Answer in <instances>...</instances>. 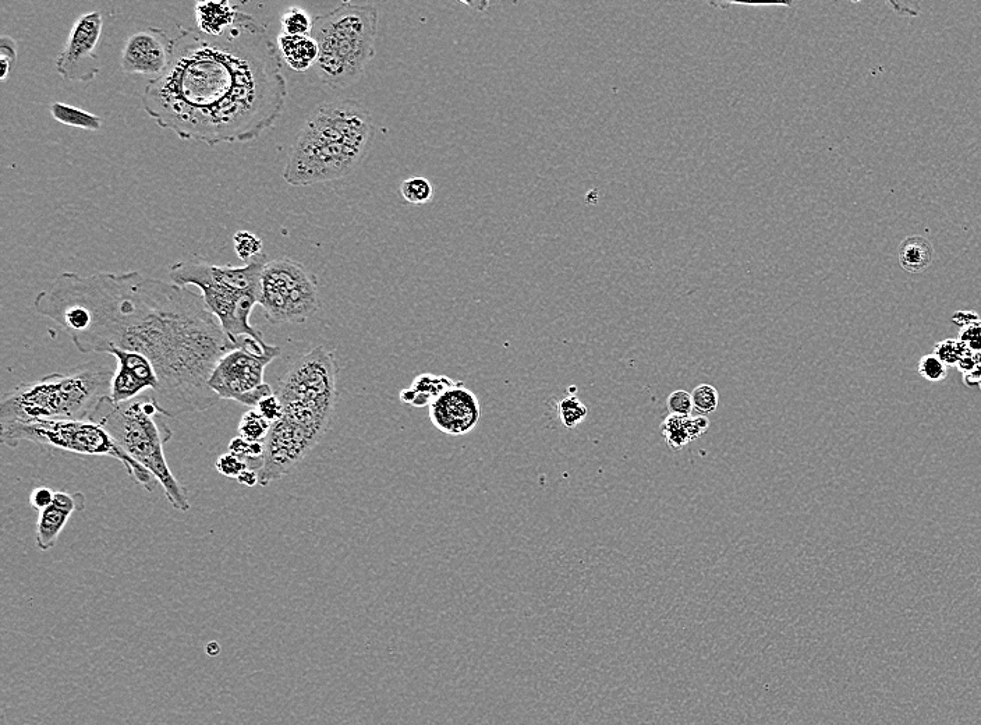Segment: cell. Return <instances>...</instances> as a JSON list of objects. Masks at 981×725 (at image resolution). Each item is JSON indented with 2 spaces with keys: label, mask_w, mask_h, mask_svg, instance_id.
Returning a JSON list of instances; mask_svg holds the SVG:
<instances>
[{
  "label": "cell",
  "mask_w": 981,
  "mask_h": 725,
  "mask_svg": "<svg viewBox=\"0 0 981 725\" xmlns=\"http://www.w3.org/2000/svg\"><path fill=\"white\" fill-rule=\"evenodd\" d=\"M34 309L67 332L81 353L129 350L150 359L159 377L152 399L169 419L219 401L208 381L236 345L201 293L138 271L62 272L35 296Z\"/></svg>",
  "instance_id": "6da1fadb"
},
{
  "label": "cell",
  "mask_w": 981,
  "mask_h": 725,
  "mask_svg": "<svg viewBox=\"0 0 981 725\" xmlns=\"http://www.w3.org/2000/svg\"><path fill=\"white\" fill-rule=\"evenodd\" d=\"M177 30L168 69L145 86L147 115L179 139L210 147L260 139L288 98L281 53L267 28L242 12L219 37L180 24Z\"/></svg>",
  "instance_id": "7a4b0ae2"
},
{
  "label": "cell",
  "mask_w": 981,
  "mask_h": 725,
  "mask_svg": "<svg viewBox=\"0 0 981 725\" xmlns=\"http://www.w3.org/2000/svg\"><path fill=\"white\" fill-rule=\"evenodd\" d=\"M370 111L353 99L321 105L289 151L283 179L290 186L320 185L356 171L373 143Z\"/></svg>",
  "instance_id": "3957f363"
},
{
  "label": "cell",
  "mask_w": 981,
  "mask_h": 725,
  "mask_svg": "<svg viewBox=\"0 0 981 725\" xmlns=\"http://www.w3.org/2000/svg\"><path fill=\"white\" fill-rule=\"evenodd\" d=\"M115 370L99 360L79 364L67 373L20 384L0 402V424L37 420H90L111 392Z\"/></svg>",
  "instance_id": "277c9868"
},
{
  "label": "cell",
  "mask_w": 981,
  "mask_h": 725,
  "mask_svg": "<svg viewBox=\"0 0 981 725\" xmlns=\"http://www.w3.org/2000/svg\"><path fill=\"white\" fill-rule=\"evenodd\" d=\"M150 395H141L125 403H113L105 396L90 417L104 427L113 441L131 461L143 466L164 488L165 497L176 511L189 512L187 490L169 468L165 444L172 440V430Z\"/></svg>",
  "instance_id": "5b68a950"
},
{
  "label": "cell",
  "mask_w": 981,
  "mask_h": 725,
  "mask_svg": "<svg viewBox=\"0 0 981 725\" xmlns=\"http://www.w3.org/2000/svg\"><path fill=\"white\" fill-rule=\"evenodd\" d=\"M264 253L243 267L216 265L207 260L179 261L169 270L173 284L201 290L205 304L218 318L230 341L239 348V338L265 342L262 332L250 324L254 307L260 304L262 268L268 263Z\"/></svg>",
  "instance_id": "8992f818"
},
{
  "label": "cell",
  "mask_w": 981,
  "mask_h": 725,
  "mask_svg": "<svg viewBox=\"0 0 981 725\" xmlns=\"http://www.w3.org/2000/svg\"><path fill=\"white\" fill-rule=\"evenodd\" d=\"M311 35L320 48L318 77L332 90H345L361 79L375 56L377 7L341 3L315 17Z\"/></svg>",
  "instance_id": "52a82bcc"
},
{
  "label": "cell",
  "mask_w": 981,
  "mask_h": 725,
  "mask_svg": "<svg viewBox=\"0 0 981 725\" xmlns=\"http://www.w3.org/2000/svg\"><path fill=\"white\" fill-rule=\"evenodd\" d=\"M0 440L9 448H17L21 442L27 441L70 454L109 456L122 463L127 473L150 493L159 484L148 470L131 461L104 427L91 420H37L30 423L0 424Z\"/></svg>",
  "instance_id": "ba28073f"
},
{
  "label": "cell",
  "mask_w": 981,
  "mask_h": 725,
  "mask_svg": "<svg viewBox=\"0 0 981 725\" xmlns=\"http://www.w3.org/2000/svg\"><path fill=\"white\" fill-rule=\"evenodd\" d=\"M260 306L272 325L306 323L320 309L317 278L290 258L269 260L262 268Z\"/></svg>",
  "instance_id": "9c48e42d"
},
{
  "label": "cell",
  "mask_w": 981,
  "mask_h": 725,
  "mask_svg": "<svg viewBox=\"0 0 981 725\" xmlns=\"http://www.w3.org/2000/svg\"><path fill=\"white\" fill-rule=\"evenodd\" d=\"M281 353L279 346L251 337L239 338V348L229 350L219 359L208 385L219 399L256 409L262 399L275 394L271 385L265 383L264 374Z\"/></svg>",
  "instance_id": "30bf717a"
},
{
  "label": "cell",
  "mask_w": 981,
  "mask_h": 725,
  "mask_svg": "<svg viewBox=\"0 0 981 725\" xmlns=\"http://www.w3.org/2000/svg\"><path fill=\"white\" fill-rule=\"evenodd\" d=\"M282 405H301L334 415L338 402V366L334 353L317 346L297 359L279 381Z\"/></svg>",
  "instance_id": "8fae6325"
},
{
  "label": "cell",
  "mask_w": 981,
  "mask_h": 725,
  "mask_svg": "<svg viewBox=\"0 0 981 725\" xmlns=\"http://www.w3.org/2000/svg\"><path fill=\"white\" fill-rule=\"evenodd\" d=\"M101 12L95 10L83 14L70 31L65 48L56 59V72L67 81L88 83L98 76L99 60L97 56L98 42L101 40Z\"/></svg>",
  "instance_id": "7c38bea8"
},
{
  "label": "cell",
  "mask_w": 981,
  "mask_h": 725,
  "mask_svg": "<svg viewBox=\"0 0 981 725\" xmlns=\"http://www.w3.org/2000/svg\"><path fill=\"white\" fill-rule=\"evenodd\" d=\"M173 40L162 28H145L131 34L122 51V70L158 79L172 59Z\"/></svg>",
  "instance_id": "4fadbf2b"
},
{
  "label": "cell",
  "mask_w": 981,
  "mask_h": 725,
  "mask_svg": "<svg viewBox=\"0 0 981 725\" xmlns=\"http://www.w3.org/2000/svg\"><path fill=\"white\" fill-rule=\"evenodd\" d=\"M480 419V401L463 383L453 385L430 406V420L435 429L451 437L471 433Z\"/></svg>",
  "instance_id": "5bb4252c"
},
{
  "label": "cell",
  "mask_w": 981,
  "mask_h": 725,
  "mask_svg": "<svg viewBox=\"0 0 981 725\" xmlns=\"http://www.w3.org/2000/svg\"><path fill=\"white\" fill-rule=\"evenodd\" d=\"M111 355L118 362L109 392L113 403L129 402L141 395L152 398L157 394L159 377L150 359L129 350H112Z\"/></svg>",
  "instance_id": "9a60e30c"
},
{
  "label": "cell",
  "mask_w": 981,
  "mask_h": 725,
  "mask_svg": "<svg viewBox=\"0 0 981 725\" xmlns=\"http://www.w3.org/2000/svg\"><path fill=\"white\" fill-rule=\"evenodd\" d=\"M86 495L77 493H66V491H56L55 500L45 511L40 512L37 522V532L35 541L41 551L51 550L55 547L60 533L65 529L70 516L86 509Z\"/></svg>",
  "instance_id": "2e32d148"
},
{
  "label": "cell",
  "mask_w": 981,
  "mask_h": 725,
  "mask_svg": "<svg viewBox=\"0 0 981 725\" xmlns=\"http://www.w3.org/2000/svg\"><path fill=\"white\" fill-rule=\"evenodd\" d=\"M242 10L223 0V2L196 3L197 30L210 37L225 34L230 27L235 26Z\"/></svg>",
  "instance_id": "e0dca14e"
},
{
  "label": "cell",
  "mask_w": 981,
  "mask_h": 725,
  "mask_svg": "<svg viewBox=\"0 0 981 725\" xmlns=\"http://www.w3.org/2000/svg\"><path fill=\"white\" fill-rule=\"evenodd\" d=\"M278 51L283 62L295 72H307L317 65L320 48L313 35L281 34L278 37Z\"/></svg>",
  "instance_id": "ac0fdd59"
},
{
  "label": "cell",
  "mask_w": 981,
  "mask_h": 725,
  "mask_svg": "<svg viewBox=\"0 0 981 725\" xmlns=\"http://www.w3.org/2000/svg\"><path fill=\"white\" fill-rule=\"evenodd\" d=\"M455 384V381L449 377L421 374V376L414 378L410 388L402 389L400 401L413 406V408H426Z\"/></svg>",
  "instance_id": "d6986e66"
},
{
  "label": "cell",
  "mask_w": 981,
  "mask_h": 725,
  "mask_svg": "<svg viewBox=\"0 0 981 725\" xmlns=\"http://www.w3.org/2000/svg\"><path fill=\"white\" fill-rule=\"evenodd\" d=\"M934 250L929 240L922 236H910L899 247V263L903 270L919 274L933 263Z\"/></svg>",
  "instance_id": "ffe728a7"
},
{
  "label": "cell",
  "mask_w": 981,
  "mask_h": 725,
  "mask_svg": "<svg viewBox=\"0 0 981 725\" xmlns=\"http://www.w3.org/2000/svg\"><path fill=\"white\" fill-rule=\"evenodd\" d=\"M51 115L56 122L62 123V125L90 130V132H98L104 123V120L94 113L74 108L72 105L62 104V102H55L51 105Z\"/></svg>",
  "instance_id": "44dd1931"
},
{
  "label": "cell",
  "mask_w": 981,
  "mask_h": 725,
  "mask_svg": "<svg viewBox=\"0 0 981 725\" xmlns=\"http://www.w3.org/2000/svg\"><path fill=\"white\" fill-rule=\"evenodd\" d=\"M229 452L246 462L249 469L261 472L264 466L265 442L244 440L239 435L230 441Z\"/></svg>",
  "instance_id": "7402d4cb"
},
{
  "label": "cell",
  "mask_w": 981,
  "mask_h": 725,
  "mask_svg": "<svg viewBox=\"0 0 981 725\" xmlns=\"http://www.w3.org/2000/svg\"><path fill=\"white\" fill-rule=\"evenodd\" d=\"M689 417L669 415L662 423V434L665 441L672 451H681L689 442H692L689 433Z\"/></svg>",
  "instance_id": "603a6c76"
},
{
  "label": "cell",
  "mask_w": 981,
  "mask_h": 725,
  "mask_svg": "<svg viewBox=\"0 0 981 725\" xmlns=\"http://www.w3.org/2000/svg\"><path fill=\"white\" fill-rule=\"evenodd\" d=\"M272 424L265 420L256 409H250L244 413L239 423V435L244 440L254 442H265Z\"/></svg>",
  "instance_id": "cb8c5ba5"
},
{
  "label": "cell",
  "mask_w": 981,
  "mask_h": 725,
  "mask_svg": "<svg viewBox=\"0 0 981 725\" xmlns=\"http://www.w3.org/2000/svg\"><path fill=\"white\" fill-rule=\"evenodd\" d=\"M400 194L407 203L423 205L430 203L434 197V187L427 178L413 176V178L403 180L402 185H400Z\"/></svg>",
  "instance_id": "d4e9b609"
},
{
  "label": "cell",
  "mask_w": 981,
  "mask_h": 725,
  "mask_svg": "<svg viewBox=\"0 0 981 725\" xmlns=\"http://www.w3.org/2000/svg\"><path fill=\"white\" fill-rule=\"evenodd\" d=\"M282 33L289 35H311L314 20L300 7H289L281 17Z\"/></svg>",
  "instance_id": "484cf974"
},
{
  "label": "cell",
  "mask_w": 981,
  "mask_h": 725,
  "mask_svg": "<svg viewBox=\"0 0 981 725\" xmlns=\"http://www.w3.org/2000/svg\"><path fill=\"white\" fill-rule=\"evenodd\" d=\"M589 409L575 394H570L558 402V416L566 429H575L584 422Z\"/></svg>",
  "instance_id": "4316f807"
},
{
  "label": "cell",
  "mask_w": 981,
  "mask_h": 725,
  "mask_svg": "<svg viewBox=\"0 0 981 725\" xmlns=\"http://www.w3.org/2000/svg\"><path fill=\"white\" fill-rule=\"evenodd\" d=\"M233 244H235L237 257L246 264L261 256L262 246H264L262 240L249 231L236 232L233 236Z\"/></svg>",
  "instance_id": "83f0119b"
},
{
  "label": "cell",
  "mask_w": 981,
  "mask_h": 725,
  "mask_svg": "<svg viewBox=\"0 0 981 725\" xmlns=\"http://www.w3.org/2000/svg\"><path fill=\"white\" fill-rule=\"evenodd\" d=\"M692 401L694 412L699 413V416H707L718 408L720 396L713 385L703 384L693 389Z\"/></svg>",
  "instance_id": "f1b7e54d"
},
{
  "label": "cell",
  "mask_w": 981,
  "mask_h": 725,
  "mask_svg": "<svg viewBox=\"0 0 981 725\" xmlns=\"http://www.w3.org/2000/svg\"><path fill=\"white\" fill-rule=\"evenodd\" d=\"M968 353L970 350L959 339H945V341L938 342L934 348V355L940 357L941 362L947 364L948 367H958L959 362Z\"/></svg>",
  "instance_id": "f546056e"
},
{
  "label": "cell",
  "mask_w": 981,
  "mask_h": 725,
  "mask_svg": "<svg viewBox=\"0 0 981 725\" xmlns=\"http://www.w3.org/2000/svg\"><path fill=\"white\" fill-rule=\"evenodd\" d=\"M949 367L944 362H941L940 357L934 355H926L920 359L919 366H917V371H919L920 376L924 380L931 381V383H940V381L945 380L948 376Z\"/></svg>",
  "instance_id": "4dcf8cb0"
},
{
  "label": "cell",
  "mask_w": 981,
  "mask_h": 725,
  "mask_svg": "<svg viewBox=\"0 0 981 725\" xmlns=\"http://www.w3.org/2000/svg\"><path fill=\"white\" fill-rule=\"evenodd\" d=\"M215 468L222 476L237 480L243 472L249 469V466L242 459L228 452V454H223L216 459Z\"/></svg>",
  "instance_id": "1f68e13d"
},
{
  "label": "cell",
  "mask_w": 981,
  "mask_h": 725,
  "mask_svg": "<svg viewBox=\"0 0 981 725\" xmlns=\"http://www.w3.org/2000/svg\"><path fill=\"white\" fill-rule=\"evenodd\" d=\"M17 62V44L13 38L2 35L0 38V63H2V81L9 79Z\"/></svg>",
  "instance_id": "d6a6232c"
},
{
  "label": "cell",
  "mask_w": 981,
  "mask_h": 725,
  "mask_svg": "<svg viewBox=\"0 0 981 725\" xmlns=\"http://www.w3.org/2000/svg\"><path fill=\"white\" fill-rule=\"evenodd\" d=\"M959 341L965 343L972 353H981V320L977 318L969 324L962 325Z\"/></svg>",
  "instance_id": "836d02e7"
},
{
  "label": "cell",
  "mask_w": 981,
  "mask_h": 725,
  "mask_svg": "<svg viewBox=\"0 0 981 725\" xmlns=\"http://www.w3.org/2000/svg\"><path fill=\"white\" fill-rule=\"evenodd\" d=\"M668 410L671 415L690 416L693 412L692 394H687L683 389L672 392L668 398Z\"/></svg>",
  "instance_id": "e575fe53"
},
{
  "label": "cell",
  "mask_w": 981,
  "mask_h": 725,
  "mask_svg": "<svg viewBox=\"0 0 981 725\" xmlns=\"http://www.w3.org/2000/svg\"><path fill=\"white\" fill-rule=\"evenodd\" d=\"M256 410L262 417H264L265 420H268L269 423L274 424L281 419L283 406L281 401H279L278 396H276V394H272L267 396V398L262 399V401L258 403Z\"/></svg>",
  "instance_id": "d590c367"
},
{
  "label": "cell",
  "mask_w": 981,
  "mask_h": 725,
  "mask_svg": "<svg viewBox=\"0 0 981 725\" xmlns=\"http://www.w3.org/2000/svg\"><path fill=\"white\" fill-rule=\"evenodd\" d=\"M55 494L56 491L48 487L34 488L33 493L30 495L31 507L38 512L45 511L52 504L53 500H55Z\"/></svg>",
  "instance_id": "8d00e7d4"
},
{
  "label": "cell",
  "mask_w": 981,
  "mask_h": 725,
  "mask_svg": "<svg viewBox=\"0 0 981 725\" xmlns=\"http://www.w3.org/2000/svg\"><path fill=\"white\" fill-rule=\"evenodd\" d=\"M710 427V422L706 416L689 417V433L692 441L701 437Z\"/></svg>",
  "instance_id": "74e56055"
},
{
  "label": "cell",
  "mask_w": 981,
  "mask_h": 725,
  "mask_svg": "<svg viewBox=\"0 0 981 725\" xmlns=\"http://www.w3.org/2000/svg\"><path fill=\"white\" fill-rule=\"evenodd\" d=\"M237 482L247 487L257 486V484H260V473L256 472V470L247 469L246 472L240 475Z\"/></svg>",
  "instance_id": "f35d334b"
},
{
  "label": "cell",
  "mask_w": 981,
  "mask_h": 725,
  "mask_svg": "<svg viewBox=\"0 0 981 725\" xmlns=\"http://www.w3.org/2000/svg\"><path fill=\"white\" fill-rule=\"evenodd\" d=\"M976 367L977 364L975 359V353L970 352L968 353V355L963 357V359L961 360V362H959L958 367H956V369L961 371L963 376H966V374L972 373V371L975 370Z\"/></svg>",
  "instance_id": "ab89813d"
},
{
  "label": "cell",
  "mask_w": 981,
  "mask_h": 725,
  "mask_svg": "<svg viewBox=\"0 0 981 725\" xmlns=\"http://www.w3.org/2000/svg\"><path fill=\"white\" fill-rule=\"evenodd\" d=\"M732 5L756 6V7L757 6H763V7H767V6H792V3L791 2H782V3H742V2H722L721 3V2H718V3H711V6L721 7V9H726V7H729V6H732Z\"/></svg>",
  "instance_id": "60d3db41"
},
{
  "label": "cell",
  "mask_w": 981,
  "mask_h": 725,
  "mask_svg": "<svg viewBox=\"0 0 981 725\" xmlns=\"http://www.w3.org/2000/svg\"><path fill=\"white\" fill-rule=\"evenodd\" d=\"M976 364L981 369V353H975Z\"/></svg>",
  "instance_id": "b9f144b4"
},
{
  "label": "cell",
  "mask_w": 981,
  "mask_h": 725,
  "mask_svg": "<svg viewBox=\"0 0 981 725\" xmlns=\"http://www.w3.org/2000/svg\"><path fill=\"white\" fill-rule=\"evenodd\" d=\"M979 385H980V389H981V383Z\"/></svg>",
  "instance_id": "7bdbcfd3"
}]
</instances>
